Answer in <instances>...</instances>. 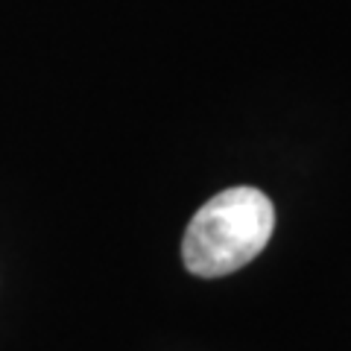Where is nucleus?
Masks as SVG:
<instances>
[{
    "label": "nucleus",
    "instance_id": "obj_1",
    "mask_svg": "<svg viewBox=\"0 0 351 351\" xmlns=\"http://www.w3.org/2000/svg\"><path fill=\"white\" fill-rule=\"evenodd\" d=\"M276 228V208L269 196L240 184L211 196L193 214L182 240V261L199 278L232 276L255 261Z\"/></svg>",
    "mask_w": 351,
    "mask_h": 351
}]
</instances>
